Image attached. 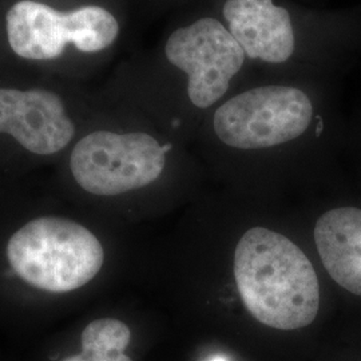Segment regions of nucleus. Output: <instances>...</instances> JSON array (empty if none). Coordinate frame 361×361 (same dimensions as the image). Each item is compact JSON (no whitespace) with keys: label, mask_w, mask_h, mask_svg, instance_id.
<instances>
[{"label":"nucleus","mask_w":361,"mask_h":361,"mask_svg":"<svg viewBox=\"0 0 361 361\" xmlns=\"http://www.w3.org/2000/svg\"><path fill=\"white\" fill-rule=\"evenodd\" d=\"M234 277L249 313L274 329L313 323L320 310V284L305 253L283 234L253 228L234 253Z\"/></svg>","instance_id":"f257e3e1"},{"label":"nucleus","mask_w":361,"mask_h":361,"mask_svg":"<svg viewBox=\"0 0 361 361\" xmlns=\"http://www.w3.org/2000/svg\"><path fill=\"white\" fill-rule=\"evenodd\" d=\"M13 271L27 284L68 293L89 284L102 269L104 246L71 219L40 217L13 233L7 244Z\"/></svg>","instance_id":"f03ea898"},{"label":"nucleus","mask_w":361,"mask_h":361,"mask_svg":"<svg viewBox=\"0 0 361 361\" xmlns=\"http://www.w3.org/2000/svg\"><path fill=\"white\" fill-rule=\"evenodd\" d=\"M8 44L27 61H52L67 46L78 51H104L119 35L116 16L101 6L59 11L37 0H19L6 15Z\"/></svg>","instance_id":"7ed1b4c3"},{"label":"nucleus","mask_w":361,"mask_h":361,"mask_svg":"<svg viewBox=\"0 0 361 361\" xmlns=\"http://www.w3.org/2000/svg\"><path fill=\"white\" fill-rule=\"evenodd\" d=\"M170 149L171 145L161 146L146 133L97 130L74 146L70 169L83 190L95 195H118L158 180Z\"/></svg>","instance_id":"20e7f679"},{"label":"nucleus","mask_w":361,"mask_h":361,"mask_svg":"<svg viewBox=\"0 0 361 361\" xmlns=\"http://www.w3.org/2000/svg\"><path fill=\"white\" fill-rule=\"evenodd\" d=\"M313 118L307 92L293 86L269 85L244 91L219 106L213 118L221 142L257 150L301 137Z\"/></svg>","instance_id":"39448f33"},{"label":"nucleus","mask_w":361,"mask_h":361,"mask_svg":"<svg viewBox=\"0 0 361 361\" xmlns=\"http://www.w3.org/2000/svg\"><path fill=\"white\" fill-rule=\"evenodd\" d=\"M165 56L186 74L189 99L198 109L219 102L246 59L228 27L214 18H201L173 31L165 43Z\"/></svg>","instance_id":"423d86ee"},{"label":"nucleus","mask_w":361,"mask_h":361,"mask_svg":"<svg viewBox=\"0 0 361 361\" xmlns=\"http://www.w3.org/2000/svg\"><path fill=\"white\" fill-rule=\"evenodd\" d=\"M0 133L32 154L52 155L73 141L75 125L54 91L0 87Z\"/></svg>","instance_id":"0eeeda50"},{"label":"nucleus","mask_w":361,"mask_h":361,"mask_svg":"<svg viewBox=\"0 0 361 361\" xmlns=\"http://www.w3.org/2000/svg\"><path fill=\"white\" fill-rule=\"evenodd\" d=\"M222 15L247 58L281 65L293 56L296 35L292 16L274 0H225Z\"/></svg>","instance_id":"6e6552de"},{"label":"nucleus","mask_w":361,"mask_h":361,"mask_svg":"<svg viewBox=\"0 0 361 361\" xmlns=\"http://www.w3.org/2000/svg\"><path fill=\"white\" fill-rule=\"evenodd\" d=\"M314 243L336 284L361 297V209L336 207L319 219Z\"/></svg>","instance_id":"1a4fd4ad"},{"label":"nucleus","mask_w":361,"mask_h":361,"mask_svg":"<svg viewBox=\"0 0 361 361\" xmlns=\"http://www.w3.org/2000/svg\"><path fill=\"white\" fill-rule=\"evenodd\" d=\"M130 328L116 319H98L87 324L80 335V350L61 361H133L126 349Z\"/></svg>","instance_id":"9d476101"},{"label":"nucleus","mask_w":361,"mask_h":361,"mask_svg":"<svg viewBox=\"0 0 361 361\" xmlns=\"http://www.w3.org/2000/svg\"><path fill=\"white\" fill-rule=\"evenodd\" d=\"M212 361H226V359H224V357H216V359H213Z\"/></svg>","instance_id":"9b49d317"}]
</instances>
